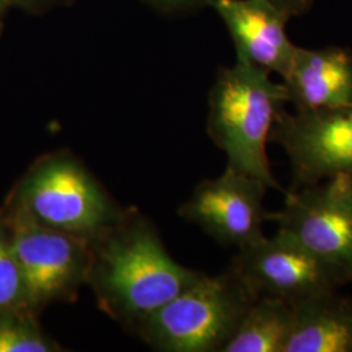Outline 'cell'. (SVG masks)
Returning a JSON list of instances; mask_svg holds the SVG:
<instances>
[{
	"mask_svg": "<svg viewBox=\"0 0 352 352\" xmlns=\"http://www.w3.org/2000/svg\"><path fill=\"white\" fill-rule=\"evenodd\" d=\"M267 189L261 180L227 166L222 175L196 186L179 215L219 244L240 250L264 236Z\"/></svg>",
	"mask_w": 352,
	"mask_h": 352,
	"instance_id": "obj_9",
	"label": "cell"
},
{
	"mask_svg": "<svg viewBox=\"0 0 352 352\" xmlns=\"http://www.w3.org/2000/svg\"><path fill=\"white\" fill-rule=\"evenodd\" d=\"M0 309L30 311L25 279L13 248L12 236L0 209ZM34 314V312H33Z\"/></svg>",
	"mask_w": 352,
	"mask_h": 352,
	"instance_id": "obj_15",
	"label": "cell"
},
{
	"mask_svg": "<svg viewBox=\"0 0 352 352\" xmlns=\"http://www.w3.org/2000/svg\"><path fill=\"white\" fill-rule=\"evenodd\" d=\"M151 7L167 13H184L208 6V0H145Z\"/></svg>",
	"mask_w": 352,
	"mask_h": 352,
	"instance_id": "obj_16",
	"label": "cell"
},
{
	"mask_svg": "<svg viewBox=\"0 0 352 352\" xmlns=\"http://www.w3.org/2000/svg\"><path fill=\"white\" fill-rule=\"evenodd\" d=\"M25 279L32 309L39 315L54 302H76L88 285L91 254L88 241L54 230L11 204L0 208Z\"/></svg>",
	"mask_w": 352,
	"mask_h": 352,
	"instance_id": "obj_5",
	"label": "cell"
},
{
	"mask_svg": "<svg viewBox=\"0 0 352 352\" xmlns=\"http://www.w3.org/2000/svg\"><path fill=\"white\" fill-rule=\"evenodd\" d=\"M289 157L294 189L352 174V103L278 113L270 132Z\"/></svg>",
	"mask_w": 352,
	"mask_h": 352,
	"instance_id": "obj_8",
	"label": "cell"
},
{
	"mask_svg": "<svg viewBox=\"0 0 352 352\" xmlns=\"http://www.w3.org/2000/svg\"><path fill=\"white\" fill-rule=\"evenodd\" d=\"M286 352H352V296L331 291L296 305Z\"/></svg>",
	"mask_w": 352,
	"mask_h": 352,
	"instance_id": "obj_12",
	"label": "cell"
},
{
	"mask_svg": "<svg viewBox=\"0 0 352 352\" xmlns=\"http://www.w3.org/2000/svg\"><path fill=\"white\" fill-rule=\"evenodd\" d=\"M266 221L352 282V174L286 190L283 208Z\"/></svg>",
	"mask_w": 352,
	"mask_h": 352,
	"instance_id": "obj_6",
	"label": "cell"
},
{
	"mask_svg": "<svg viewBox=\"0 0 352 352\" xmlns=\"http://www.w3.org/2000/svg\"><path fill=\"white\" fill-rule=\"evenodd\" d=\"M6 202L45 226L88 243L126 212L84 164L67 151L39 157Z\"/></svg>",
	"mask_w": 352,
	"mask_h": 352,
	"instance_id": "obj_3",
	"label": "cell"
},
{
	"mask_svg": "<svg viewBox=\"0 0 352 352\" xmlns=\"http://www.w3.org/2000/svg\"><path fill=\"white\" fill-rule=\"evenodd\" d=\"M11 6L6 1V0H0V36L3 33V28H4V21H6V16L8 12V8Z\"/></svg>",
	"mask_w": 352,
	"mask_h": 352,
	"instance_id": "obj_19",
	"label": "cell"
},
{
	"mask_svg": "<svg viewBox=\"0 0 352 352\" xmlns=\"http://www.w3.org/2000/svg\"><path fill=\"white\" fill-rule=\"evenodd\" d=\"M272 4H274L277 8L285 13H287L289 17L300 16L302 13L307 12L314 0H267Z\"/></svg>",
	"mask_w": 352,
	"mask_h": 352,
	"instance_id": "obj_17",
	"label": "cell"
},
{
	"mask_svg": "<svg viewBox=\"0 0 352 352\" xmlns=\"http://www.w3.org/2000/svg\"><path fill=\"white\" fill-rule=\"evenodd\" d=\"M89 248L87 286L98 308L133 331L204 274L176 263L157 228L133 208L89 241Z\"/></svg>",
	"mask_w": 352,
	"mask_h": 352,
	"instance_id": "obj_1",
	"label": "cell"
},
{
	"mask_svg": "<svg viewBox=\"0 0 352 352\" xmlns=\"http://www.w3.org/2000/svg\"><path fill=\"white\" fill-rule=\"evenodd\" d=\"M256 299L231 267L218 276L202 274L135 331L157 351L222 352Z\"/></svg>",
	"mask_w": 352,
	"mask_h": 352,
	"instance_id": "obj_4",
	"label": "cell"
},
{
	"mask_svg": "<svg viewBox=\"0 0 352 352\" xmlns=\"http://www.w3.org/2000/svg\"><path fill=\"white\" fill-rule=\"evenodd\" d=\"M208 6L225 23L236 59L282 77L296 49L286 32L287 13L267 0H208Z\"/></svg>",
	"mask_w": 352,
	"mask_h": 352,
	"instance_id": "obj_10",
	"label": "cell"
},
{
	"mask_svg": "<svg viewBox=\"0 0 352 352\" xmlns=\"http://www.w3.org/2000/svg\"><path fill=\"white\" fill-rule=\"evenodd\" d=\"M62 346L47 336L38 315L24 309H0V352H59Z\"/></svg>",
	"mask_w": 352,
	"mask_h": 352,
	"instance_id": "obj_14",
	"label": "cell"
},
{
	"mask_svg": "<svg viewBox=\"0 0 352 352\" xmlns=\"http://www.w3.org/2000/svg\"><path fill=\"white\" fill-rule=\"evenodd\" d=\"M287 103L285 85L270 74L236 59L221 68L209 94L208 135L226 154L227 166L283 195L266 153L278 113Z\"/></svg>",
	"mask_w": 352,
	"mask_h": 352,
	"instance_id": "obj_2",
	"label": "cell"
},
{
	"mask_svg": "<svg viewBox=\"0 0 352 352\" xmlns=\"http://www.w3.org/2000/svg\"><path fill=\"white\" fill-rule=\"evenodd\" d=\"M282 84L295 110H318L352 103V52L330 46H296Z\"/></svg>",
	"mask_w": 352,
	"mask_h": 352,
	"instance_id": "obj_11",
	"label": "cell"
},
{
	"mask_svg": "<svg viewBox=\"0 0 352 352\" xmlns=\"http://www.w3.org/2000/svg\"><path fill=\"white\" fill-rule=\"evenodd\" d=\"M230 267L256 298L269 296L292 307L347 283L330 265L280 231L238 250Z\"/></svg>",
	"mask_w": 352,
	"mask_h": 352,
	"instance_id": "obj_7",
	"label": "cell"
},
{
	"mask_svg": "<svg viewBox=\"0 0 352 352\" xmlns=\"http://www.w3.org/2000/svg\"><path fill=\"white\" fill-rule=\"evenodd\" d=\"M295 327V307L260 296L245 312L222 352H286Z\"/></svg>",
	"mask_w": 352,
	"mask_h": 352,
	"instance_id": "obj_13",
	"label": "cell"
},
{
	"mask_svg": "<svg viewBox=\"0 0 352 352\" xmlns=\"http://www.w3.org/2000/svg\"><path fill=\"white\" fill-rule=\"evenodd\" d=\"M10 6L20 7L26 11H39L42 8H47L59 0H6Z\"/></svg>",
	"mask_w": 352,
	"mask_h": 352,
	"instance_id": "obj_18",
	"label": "cell"
}]
</instances>
